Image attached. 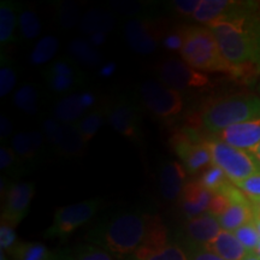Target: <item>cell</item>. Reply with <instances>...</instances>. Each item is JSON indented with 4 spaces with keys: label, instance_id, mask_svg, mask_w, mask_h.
<instances>
[{
    "label": "cell",
    "instance_id": "4316f807",
    "mask_svg": "<svg viewBox=\"0 0 260 260\" xmlns=\"http://www.w3.org/2000/svg\"><path fill=\"white\" fill-rule=\"evenodd\" d=\"M10 255L14 260H57V252L40 242H19Z\"/></svg>",
    "mask_w": 260,
    "mask_h": 260
},
{
    "label": "cell",
    "instance_id": "ba28073f",
    "mask_svg": "<svg viewBox=\"0 0 260 260\" xmlns=\"http://www.w3.org/2000/svg\"><path fill=\"white\" fill-rule=\"evenodd\" d=\"M44 80L52 93L69 95L86 83L87 77L80 69L79 64L71 58L61 57L52 61L44 70Z\"/></svg>",
    "mask_w": 260,
    "mask_h": 260
},
{
    "label": "cell",
    "instance_id": "60d3db41",
    "mask_svg": "<svg viewBox=\"0 0 260 260\" xmlns=\"http://www.w3.org/2000/svg\"><path fill=\"white\" fill-rule=\"evenodd\" d=\"M235 186L242 191L243 194L248 198L252 203L260 199V172L252 175V176L247 177Z\"/></svg>",
    "mask_w": 260,
    "mask_h": 260
},
{
    "label": "cell",
    "instance_id": "277c9868",
    "mask_svg": "<svg viewBox=\"0 0 260 260\" xmlns=\"http://www.w3.org/2000/svg\"><path fill=\"white\" fill-rule=\"evenodd\" d=\"M260 118V98L234 96L211 103L200 115V124L211 135L239 123Z\"/></svg>",
    "mask_w": 260,
    "mask_h": 260
},
{
    "label": "cell",
    "instance_id": "3957f363",
    "mask_svg": "<svg viewBox=\"0 0 260 260\" xmlns=\"http://www.w3.org/2000/svg\"><path fill=\"white\" fill-rule=\"evenodd\" d=\"M182 60L200 73L232 74L233 67L225 60L218 42L207 27L188 25L181 50Z\"/></svg>",
    "mask_w": 260,
    "mask_h": 260
},
{
    "label": "cell",
    "instance_id": "6da1fadb",
    "mask_svg": "<svg viewBox=\"0 0 260 260\" xmlns=\"http://www.w3.org/2000/svg\"><path fill=\"white\" fill-rule=\"evenodd\" d=\"M225 60L233 68L254 64L260 69V5L237 2L232 12L210 24Z\"/></svg>",
    "mask_w": 260,
    "mask_h": 260
},
{
    "label": "cell",
    "instance_id": "c3c4849f",
    "mask_svg": "<svg viewBox=\"0 0 260 260\" xmlns=\"http://www.w3.org/2000/svg\"><path fill=\"white\" fill-rule=\"evenodd\" d=\"M116 68H117L116 63H106L105 65H103V67L100 68L99 73L103 77H111L112 75L115 74Z\"/></svg>",
    "mask_w": 260,
    "mask_h": 260
},
{
    "label": "cell",
    "instance_id": "603a6c76",
    "mask_svg": "<svg viewBox=\"0 0 260 260\" xmlns=\"http://www.w3.org/2000/svg\"><path fill=\"white\" fill-rule=\"evenodd\" d=\"M237 2L230 0H200V4L193 15V19L207 25L232 12Z\"/></svg>",
    "mask_w": 260,
    "mask_h": 260
},
{
    "label": "cell",
    "instance_id": "4dcf8cb0",
    "mask_svg": "<svg viewBox=\"0 0 260 260\" xmlns=\"http://www.w3.org/2000/svg\"><path fill=\"white\" fill-rule=\"evenodd\" d=\"M27 165L21 160V158L15 153L11 146L0 147V170L5 172L6 177L17 178L24 174Z\"/></svg>",
    "mask_w": 260,
    "mask_h": 260
},
{
    "label": "cell",
    "instance_id": "11a10c76",
    "mask_svg": "<svg viewBox=\"0 0 260 260\" xmlns=\"http://www.w3.org/2000/svg\"><path fill=\"white\" fill-rule=\"evenodd\" d=\"M0 260H10L4 252L0 251Z\"/></svg>",
    "mask_w": 260,
    "mask_h": 260
},
{
    "label": "cell",
    "instance_id": "9c48e42d",
    "mask_svg": "<svg viewBox=\"0 0 260 260\" xmlns=\"http://www.w3.org/2000/svg\"><path fill=\"white\" fill-rule=\"evenodd\" d=\"M159 77L161 83L181 93L210 86V79L206 74L195 70L177 58H169L159 67Z\"/></svg>",
    "mask_w": 260,
    "mask_h": 260
},
{
    "label": "cell",
    "instance_id": "8d00e7d4",
    "mask_svg": "<svg viewBox=\"0 0 260 260\" xmlns=\"http://www.w3.org/2000/svg\"><path fill=\"white\" fill-rule=\"evenodd\" d=\"M76 260H117L112 254L93 243H82L73 251Z\"/></svg>",
    "mask_w": 260,
    "mask_h": 260
},
{
    "label": "cell",
    "instance_id": "484cf974",
    "mask_svg": "<svg viewBox=\"0 0 260 260\" xmlns=\"http://www.w3.org/2000/svg\"><path fill=\"white\" fill-rule=\"evenodd\" d=\"M10 145H11V148L14 149L15 153L27 165V168H34L40 164L29 132L15 133V135L10 140Z\"/></svg>",
    "mask_w": 260,
    "mask_h": 260
},
{
    "label": "cell",
    "instance_id": "b9f144b4",
    "mask_svg": "<svg viewBox=\"0 0 260 260\" xmlns=\"http://www.w3.org/2000/svg\"><path fill=\"white\" fill-rule=\"evenodd\" d=\"M184 30H186V27L177 28L175 29V30L169 31L168 34L162 38V46L167 48V50L181 52L184 42Z\"/></svg>",
    "mask_w": 260,
    "mask_h": 260
},
{
    "label": "cell",
    "instance_id": "816d5d0a",
    "mask_svg": "<svg viewBox=\"0 0 260 260\" xmlns=\"http://www.w3.org/2000/svg\"><path fill=\"white\" fill-rule=\"evenodd\" d=\"M243 260H260V256L256 255L255 253H249V254L247 255Z\"/></svg>",
    "mask_w": 260,
    "mask_h": 260
},
{
    "label": "cell",
    "instance_id": "ab89813d",
    "mask_svg": "<svg viewBox=\"0 0 260 260\" xmlns=\"http://www.w3.org/2000/svg\"><path fill=\"white\" fill-rule=\"evenodd\" d=\"M19 242L21 241H18L15 228L9 225L8 223L2 222L0 224V248H2V252L10 255Z\"/></svg>",
    "mask_w": 260,
    "mask_h": 260
},
{
    "label": "cell",
    "instance_id": "f6af8a7d",
    "mask_svg": "<svg viewBox=\"0 0 260 260\" xmlns=\"http://www.w3.org/2000/svg\"><path fill=\"white\" fill-rule=\"evenodd\" d=\"M14 129L15 126L11 119L4 113H2V116H0V140L4 142L9 138H12L15 135Z\"/></svg>",
    "mask_w": 260,
    "mask_h": 260
},
{
    "label": "cell",
    "instance_id": "9f6ffc18",
    "mask_svg": "<svg viewBox=\"0 0 260 260\" xmlns=\"http://www.w3.org/2000/svg\"><path fill=\"white\" fill-rule=\"evenodd\" d=\"M255 254L258 255V256H260V242H259V245H258V247H256V249H255Z\"/></svg>",
    "mask_w": 260,
    "mask_h": 260
},
{
    "label": "cell",
    "instance_id": "681fc988",
    "mask_svg": "<svg viewBox=\"0 0 260 260\" xmlns=\"http://www.w3.org/2000/svg\"><path fill=\"white\" fill-rule=\"evenodd\" d=\"M57 260H76V259H75L73 251L64 248V249H59V251H57Z\"/></svg>",
    "mask_w": 260,
    "mask_h": 260
},
{
    "label": "cell",
    "instance_id": "7402d4cb",
    "mask_svg": "<svg viewBox=\"0 0 260 260\" xmlns=\"http://www.w3.org/2000/svg\"><path fill=\"white\" fill-rule=\"evenodd\" d=\"M68 52L71 59L83 67H99L104 60L102 52L94 47L87 39L76 38L71 40L68 45Z\"/></svg>",
    "mask_w": 260,
    "mask_h": 260
},
{
    "label": "cell",
    "instance_id": "836d02e7",
    "mask_svg": "<svg viewBox=\"0 0 260 260\" xmlns=\"http://www.w3.org/2000/svg\"><path fill=\"white\" fill-rule=\"evenodd\" d=\"M64 126L65 124L54 118L53 116L45 117L41 121V132L44 133L47 146L53 154L61 142V139H63Z\"/></svg>",
    "mask_w": 260,
    "mask_h": 260
},
{
    "label": "cell",
    "instance_id": "7dc6e473",
    "mask_svg": "<svg viewBox=\"0 0 260 260\" xmlns=\"http://www.w3.org/2000/svg\"><path fill=\"white\" fill-rule=\"evenodd\" d=\"M106 38H107L106 34H94V35H90V37L87 38V40H88L94 47H98V46H102V45L105 44Z\"/></svg>",
    "mask_w": 260,
    "mask_h": 260
},
{
    "label": "cell",
    "instance_id": "bcb514c9",
    "mask_svg": "<svg viewBox=\"0 0 260 260\" xmlns=\"http://www.w3.org/2000/svg\"><path fill=\"white\" fill-rule=\"evenodd\" d=\"M190 260H224L207 248L190 249Z\"/></svg>",
    "mask_w": 260,
    "mask_h": 260
},
{
    "label": "cell",
    "instance_id": "f1b7e54d",
    "mask_svg": "<svg viewBox=\"0 0 260 260\" xmlns=\"http://www.w3.org/2000/svg\"><path fill=\"white\" fill-rule=\"evenodd\" d=\"M105 119V107H104V109H102V107H96V109H94L90 112L87 113L80 122L76 123L77 129H79L80 134L82 136L83 141L86 142V144H88L90 140L96 135V133L99 132L100 126L103 125Z\"/></svg>",
    "mask_w": 260,
    "mask_h": 260
},
{
    "label": "cell",
    "instance_id": "7c38bea8",
    "mask_svg": "<svg viewBox=\"0 0 260 260\" xmlns=\"http://www.w3.org/2000/svg\"><path fill=\"white\" fill-rule=\"evenodd\" d=\"M222 232L219 220L210 212L186 220L182 226L180 241L189 249L206 248L218 234Z\"/></svg>",
    "mask_w": 260,
    "mask_h": 260
},
{
    "label": "cell",
    "instance_id": "9a60e30c",
    "mask_svg": "<svg viewBox=\"0 0 260 260\" xmlns=\"http://www.w3.org/2000/svg\"><path fill=\"white\" fill-rule=\"evenodd\" d=\"M188 181V172L180 161L168 160L159 169V190L165 200L180 199Z\"/></svg>",
    "mask_w": 260,
    "mask_h": 260
},
{
    "label": "cell",
    "instance_id": "52a82bcc",
    "mask_svg": "<svg viewBox=\"0 0 260 260\" xmlns=\"http://www.w3.org/2000/svg\"><path fill=\"white\" fill-rule=\"evenodd\" d=\"M102 204L103 201L100 199H90L60 207L54 213L53 223L45 232V237L67 239L79 228L92 220L102 207Z\"/></svg>",
    "mask_w": 260,
    "mask_h": 260
},
{
    "label": "cell",
    "instance_id": "8992f818",
    "mask_svg": "<svg viewBox=\"0 0 260 260\" xmlns=\"http://www.w3.org/2000/svg\"><path fill=\"white\" fill-rule=\"evenodd\" d=\"M139 95L142 105L160 119H174L183 111V93L169 88L158 81H145L140 86Z\"/></svg>",
    "mask_w": 260,
    "mask_h": 260
},
{
    "label": "cell",
    "instance_id": "30bf717a",
    "mask_svg": "<svg viewBox=\"0 0 260 260\" xmlns=\"http://www.w3.org/2000/svg\"><path fill=\"white\" fill-rule=\"evenodd\" d=\"M105 109L106 121L115 132L132 141L141 140V113L138 104L129 98L121 96Z\"/></svg>",
    "mask_w": 260,
    "mask_h": 260
},
{
    "label": "cell",
    "instance_id": "cb8c5ba5",
    "mask_svg": "<svg viewBox=\"0 0 260 260\" xmlns=\"http://www.w3.org/2000/svg\"><path fill=\"white\" fill-rule=\"evenodd\" d=\"M87 144L83 141L76 124H65L61 142L54 152V155L61 158L81 157L86 151Z\"/></svg>",
    "mask_w": 260,
    "mask_h": 260
},
{
    "label": "cell",
    "instance_id": "4fadbf2b",
    "mask_svg": "<svg viewBox=\"0 0 260 260\" xmlns=\"http://www.w3.org/2000/svg\"><path fill=\"white\" fill-rule=\"evenodd\" d=\"M214 136L229 146L252 153L260 145V118L228 126Z\"/></svg>",
    "mask_w": 260,
    "mask_h": 260
},
{
    "label": "cell",
    "instance_id": "ffe728a7",
    "mask_svg": "<svg viewBox=\"0 0 260 260\" xmlns=\"http://www.w3.org/2000/svg\"><path fill=\"white\" fill-rule=\"evenodd\" d=\"M116 18L112 12L102 9H90L82 15L79 30L90 37L94 34H109L115 28Z\"/></svg>",
    "mask_w": 260,
    "mask_h": 260
},
{
    "label": "cell",
    "instance_id": "f35d334b",
    "mask_svg": "<svg viewBox=\"0 0 260 260\" xmlns=\"http://www.w3.org/2000/svg\"><path fill=\"white\" fill-rule=\"evenodd\" d=\"M110 9L116 14L128 17H135L145 14L146 10L149 8L147 3L133 2V0H112L109 3Z\"/></svg>",
    "mask_w": 260,
    "mask_h": 260
},
{
    "label": "cell",
    "instance_id": "f907efd6",
    "mask_svg": "<svg viewBox=\"0 0 260 260\" xmlns=\"http://www.w3.org/2000/svg\"><path fill=\"white\" fill-rule=\"evenodd\" d=\"M253 223L255 224L256 229H258V232L260 234V213L255 212V211H254V218H253Z\"/></svg>",
    "mask_w": 260,
    "mask_h": 260
},
{
    "label": "cell",
    "instance_id": "2e32d148",
    "mask_svg": "<svg viewBox=\"0 0 260 260\" xmlns=\"http://www.w3.org/2000/svg\"><path fill=\"white\" fill-rule=\"evenodd\" d=\"M212 197L213 194L207 190L199 180H189L178 199L182 212L184 213L187 219L209 212Z\"/></svg>",
    "mask_w": 260,
    "mask_h": 260
},
{
    "label": "cell",
    "instance_id": "1f68e13d",
    "mask_svg": "<svg viewBox=\"0 0 260 260\" xmlns=\"http://www.w3.org/2000/svg\"><path fill=\"white\" fill-rule=\"evenodd\" d=\"M200 183L210 190L212 194L222 193L228 184L232 183V181L228 178L222 169L217 167V165H210L209 168L205 169L199 178Z\"/></svg>",
    "mask_w": 260,
    "mask_h": 260
},
{
    "label": "cell",
    "instance_id": "7a4b0ae2",
    "mask_svg": "<svg viewBox=\"0 0 260 260\" xmlns=\"http://www.w3.org/2000/svg\"><path fill=\"white\" fill-rule=\"evenodd\" d=\"M157 217L140 211L119 212L94 225L86 240L102 247L117 260H129L145 241Z\"/></svg>",
    "mask_w": 260,
    "mask_h": 260
},
{
    "label": "cell",
    "instance_id": "e0dca14e",
    "mask_svg": "<svg viewBox=\"0 0 260 260\" xmlns=\"http://www.w3.org/2000/svg\"><path fill=\"white\" fill-rule=\"evenodd\" d=\"M87 113L88 110L83 105L80 92L69 94L58 100L53 107L52 116L63 124H76Z\"/></svg>",
    "mask_w": 260,
    "mask_h": 260
},
{
    "label": "cell",
    "instance_id": "d6a6232c",
    "mask_svg": "<svg viewBox=\"0 0 260 260\" xmlns=\"http://www.w3.org/2000/svg\"><path fill=\"white\" fill-rule=\"evenodd\" d=\"M56 15L59 25L65 30L79 27L82 15L80 8L74 2H60L56 5Z\"/></svg>",
    "mask_w": 260,
    "mask_h": 260
},
{
    "label": "cell",
    "instance_id": "e575fe53",
    "mask_svg": "<svg viewBox=\"0 0 260 260\" xmlns=\"http://www.w3.org/2000/svg\"><path fill=\"white\" fill-rule=\"evenodd\" d=\"M18 74L14 63L2 53L0 59V96L4 98L12 92L17 84Z\"/></svg>",
    "mask_w": 260,
    "mask_h": 260
},
{
    "label": "cell",
    "instance_id": "5b68a950",
    "mask_svg": "<svg viewBox=\"0 0 260 260\" xmlns=\"http://www.w3.org/2000/svg\"><path fill=\"white\" fill-rule=\"evenodd\" d=\"M212 164L222 169L234 184L260 172V164L251 152L242 151L220 141L216 136L207 139Z\"/></svg>",
    "mask_w": 260,
    "mask_h": 260
},
{
    "label": "cell",
    "instance_id": "db71d44e",
    "mask_svg": "<svg viewBox=\"0 0 260 260\" xmlns=\"http://www.w3.org/2000/svg\"><path fill=\"white\" fill-rule=\"evenodd\" d=\"M252 204H253V207H254V211H255V212L260 213V199H259V200H256V201H254V203H252Z\"/></svg>",
    "mask_w": 260,
    "mask_h": 260
},
{
    "label": "cell",
    "instance_id": "83f0119b",
    "mask_svg": "<svg viewBox=\"0 0 260 260\" xmlns=\"http://www.w3.org/2000/svg\"><path fill=\"white\" fill-rule=\"evenodd\" d=\"M59 50V40L54 35H45L40 38L31 50L29 60L32 65H45L56 57Z\"/></svg>",
    "mask_w": 260,
    "mask_h": 260
},
{
    "label": "cell",
    "instance_id": "ac0fdd59",
    "mask_svg": "<svg viewBox=\"0 0 260 260\" xmlns=\"http://www.w3.org/2000/svg\"><path fill=\"white\" fill-rule=\"evenodd\" d=\"M22 6L12 0H3L0 3V47L11 45L15 41L16 29L19 25V15Z\"/></svg>",
    "mask_w": 260,
    "mask_h": 260
},
{
    "label": "cell",
    "instance_id": "8fae6325",
    "mask_svg": "<svg viewBox=\"0 0 260 260\" xmlns=\"http://www.w3.org/2000/svg\"><path fill=\"white\" fill-rule=\"evenodd\" d=\"M35 194L34 182H12L2 194V222L16 228L25 218Z\"/></svg>",
    "mask_w": 260,
    "mask_h": 260
},
{
    "label": "cell",
    "instance_id": "5bb4252c",
    "mask_svg": "<svg viewBox=\"0 0 260 260\" xmlns=\"http://www.w3.org/2000/svg\"><path fill=\"white\" fill-rule=\"evenodd\" d=\"M124 38L128 46L142 56L153 53L158 47V37L153 27L141 18H133L126 22Z\"/></svg>",
    "mask_w": 260,
    "mask_h": 260
},
{
    "label": "cell",
    "instance_id": "ee69618b",
    "mask_svg": "<svg viewBox=\"0 0 260 260\" xmlns=\"http://www.w3.org/2000/svg\"><path fill=\"white\" fill-rule=\"evenodd\" d=\"M200 0H175L171 3V6L178 15L186 16V17H193L194 12L197 11Z\"/></svg>",
    "mask_w": 260,
    "mask_h": 260
},
{
    "label": "cell",
    "instance_id": "f5cc1de1",
    "mask_svg": "<svg viewBox=\"0 0 260 260\" xmlns=\"http://www.w3.org/2000/svg\"><path fill=\"white\" fill-rule=\"evenodd\" d=\"M252 154L254 155V157L256 158V160H258V161H259V164H260V145L258 146V147H256V148L254 149V151L252 152Z\"/></svg>",
    "mask_w": 260,
    "mask_h": 260
},
{
    "label": "cell",
    "instance_id": "d590c367",
    "mask_svg": "<svg viewBox=\"0 0 260 260\" xmlns=\"http://www.w3.org/2000/svg\"><path fill=\"white\" fill-rule=\"evenodd\" d=\"M144 260H190V249L180 241H170Z\"/></svg>",
    "mask_w": 260,
    "mask_h": 260
},
{
    "label": "cell",
    "instance_id": "44dd1931",
    "mask_svg": "<svg viewBox=\"0 0 260 260\" xmlns=\"http://www.w3.org/2000/svg\"><path fill=\"white\" fill-rule=\"evenodd\" d=\"M253 218H254V207L252 201H245V203L230 204L218 220L222 230L234 233L245 224L253 222Z\"/></svg>",
    "mask_w": 260,
    "mask_h": 260
},
{
    "label": "cell",
    "instance_id": "f546056e",
    "mask_svg": "<svg viewBox=\"0 0 260 260\" xmlns=\"http://www.w3.org/2000/svg\"><path fill=\"white\" fill-rule=\"evenodd\" d=\"M19 35L24 41H32L40 37L42 23L35 10L22 8L19 15Z\"/></svg>",
    "mask_w": 260,
    "mask_h": 260
},
{
    "label": "cell",
    "instance_id": "74e56055",
    "mask_svg": "<svg viewBox=\"0 0 260 260\" xmlns=\"http://www.w3.org/2000/svg\"><path fill=\"white\" fill-rule=\"evenodd\" d=\"M234 234H235L237 240L241 242V245L247 249V252H255L256 247H258L260 242V234L254 223L249 222L245 224V225H242L241 228L235 230Z\"/></svg>",
    "mask_w": 260,
    "mask_h": 260
},
{
    "label": "cell",
    "instance_id": "d4e9b609",
    "mask_svg": "<svg viewBox=\"0 0 260 260\" xmlns=\"http://www.w3.org/2000/svg\"><path fill=\"white\" fill-rule=\"evenodd\" d=\"M15 106L29 116L37 115L39 111V89L34 83H23L15 90L12 98Z\"/></svg>",
    "mask_w": 260,
    "mask_h": 260
},
{
    "label": "cell",
    "instance_id": "d6986e66",
    "mask_svg": "<svg viewBox=\"0 0 260 260\" xmlns=\"http://www.w3.org/2000/svg\"><path fill=\"white\" fill-rule=\"evenodd\" d=\"M206 248L224 260H243L249 254L235 234L226 230H222Z\"/></svg>",
    "mask_w": 260,
    "mask_h": 260
},
{
    "label": "cell",
    "instance_id": "7bdbcfd3",
    "mask_svg": "<svg viewBox=\"0 0 260 260\" xmlns=\"http://www.w3.org/2000/svg\"><path fill=\"white\" fill-rule=\"evenodd\" d=\"M229 206H230V201L225 195L222 193H216L213 194L212 199H211L209 212L211 214H213L214 217H217V218H219V217L228 210V207Z\"/></svg>",
    "mask_w": 260,
    "mask_h": 260
}]
</instances>
